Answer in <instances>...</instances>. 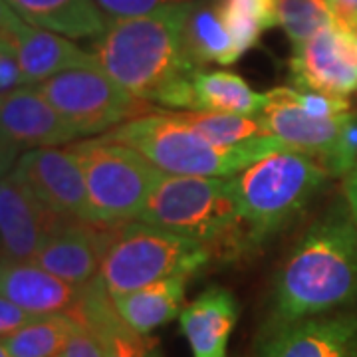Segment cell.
<instances>
[{
  "label": "cell",
  "mask_w": 357,
  "mask_h": 357,
  "mask_svg": "<svg viewBox=\"0 0 357 357\" xmlns=\"http://www.w3.org/2000/svg\"><path fill=\"white\" fill-rule=\"evenodd\" d=\"M191 4L177 0L145 16L107 22L89 48L96 66L143 102L191 112V79L199 66L183 46Z\"/></svg>",
  "instance_id": "cell-1"
},
{
  "label": "cell",
  "mask_w": 357,
  "mask_h": 357,
  "mask_svg": "<svg viewBox=\"0 0 357 357\" xmlns=\"http://www.w3.org/2000/svg\"><path fill=\"white\" fill-rule=\"evenodd\" d=\"M357 304V222L347 204L318 218L276 274L268 328Z\"/></svg>",
  "instance_id": "cell-2"
},
{
  "label": "cell",
  "mask_w": 357,
  "mask_h": 357,
  "mask_svg": "<svg viewBox=\"0 0 357 357\" xmlns=\"http://www.w3.org/2000/svg\"><path fill=\"white\" fill-rule=\"evenodd\" d=\"M103 137L126 143L167 175L234 177L266 155L286 149L276 137H256L236 145H217L185 126L175 112L133 117Z\"/></svg>",
  "instance_id": "cell-3"
},
{
  "label": "cell",
  "mask_w": 357,
  "mask_h": 357,
  "mask_svg": "<svg viewBox=\"0 0 357 357\" xmlns=\"http://www.w3.org/2000/svg\"><path fill=\"white\" fill-rule=\"evenodd\" d=\"M332 177L330 169L312 155L280 149L232 177L241 246L255 248L278 234L298 217Z\"/></svg>",
  "instance_id": "cell-4"
},
{
  "label": "cell",
  "mask_w": 357,
  "mask_h": 357,
  "mask_svg": "<svg viewBox=\"0 0 357 357\" xmlns=\"http://www.w3.org/2000/svg\"><path fill=\"white\" fill-rule=\"evenodd\" d=\"M137 220L199 241L222 258L243 255L232 177L167 175Z\"/></svg>",
  "instance_id": "cell-5"
},
{
  "label": "cell",
  "mask_w": 357,
  "mask_h": 357,
  "mask_svg": "<svg viewBox=\"0 0 357 357\" xmlns=\"http://www.w3.org/2000/svg\"><path fill=\"white\" fill-rule=\"evenodd\" d=\"M72 151L84 169L91 222L98 227H121L137 220L167 177L133 147L103 135L77 141Z\"/></svg>",
  "instance_id": "cell-6"
},
{
  "label": "cell",
  "mask_w": 357,
  "mask_h": 357,
  "mask_svg": "<svg viewBox=\"0 0 357 357\" xmlns=\"http://www.w3.org/2000/svg\"><path fill=\"white\" fill-rule=\"evenodd\" d=\"M211 248L199 241L143 220H131L114 229L100 278L114 298L169 276H195L211 262Z\"/></svg>",
  "instance_id": "cell-7"
},
{
  "label": "cell",
  "mask_w": 357,
  "mask_h": 357,
  "mask_svg": "<svg viewBox=\"0 0 357 357\" xmlns=\"http://www.w3.org/2000/svg\"><path fill=\"white\" fill-rule=\"evenodd\" d=\"M38 88L77 137L105 135L147 112L143 100L115 84L98 66L62 72L38 84Z\"/></svg>",
  "instance_id": "cell-8"
},
{
  "label": "cell",
  "mask_w": 357,
  "mask_h": 357,
  "mask_svg": "<svg viewBox=\"0 0 357 357\" xmlns=\"http://www.w3.org/2000/svg\"><path fill=\"white\" fill-rule=\"evenodd\" d=\"M262 121L268 133L290 149L319 159L332 175H349L354 169L345 151V131L354 114L316 117L296 102L294 88H274L264 93Z\"/></svg>",
  "instance_id": "cell-9"
},
{
  "label": "cell",
  "mask_w": 357,
  "mask_h": 357,
  "mask_svg": "<svg viewBox=\"0 0 357 357\" xmlns=\"http://www.w3.org/2000/svg\"><path fill=\"white\" fill-rule=\"evenodd\" d=\"M290 72L300 89H314L349 100V96L357 93L354 28L335 20V24L318 32L314 38L296 44Z\"/></svg>",
  "instance_id": "cell-10"
},
{
  "label": "cell",
  "mask_w": 357,
  "mask_h": 357,
  "mask_svg": "<svg viewBox=\"0 0 357 357\" xmlns=\"http://www.w3.org/2000/svg\"><path fill=\"white\" fill-rule=\"evenodd\" d=\"M14 169L56 215L91 222L84 169L72 147L26 149Z\"/></svg>",
  "instance_id": "cell-11"
},
{
  "label": "cell",
  "mask_w": 357,
  "mask_h": 357,
  "mask_svg": "<svg viewBox=\"0 0 357 357\" xmlns=\"http://www.w3.org/2000/svg\"><path fill=\"white\" fill-rule=\"evenodd\" d=\"M68 220L42 203L16 169L0 181V258L32 262Z\"/></svg>",
  "instance_id": "cell-12"
},
{
  "label": "cell",
  "mask_w": 357,
  "mask_h": 357,
  "mask_svg": "<svg viewBox=\"0 0 357 357\" xmlns=\"http://www.w3.org/2000/svg\"><path fill=\"white\" fill-rule=\"evenodd\" d=\"M258 357H357V310L266 328Z\"/></svg>",
  "instance_id": "cell-13"
},
{
  "label": "cell",
  "mask_w": 357,
  "mask_h": 357,
  "mask_svg": "<svg viewBox=\"0 0 357 357\" xmlns=\"http://www.w3.org/2000/svg\"><path fill=\"white\" fill-rule=\"evenodd\" d=\"M114 229L72 218L42 244L32 262L68 284L86 286L100 276Z\"/></svg>",
  "instance_id": "cell-14"
},
{
  "label": "cell",
  "mask_w": 357,
  "mask_h": 357,
  "mask_svg": "<svg viewBox=\"0 0 357 357\" xmlns=\"http://www.w3.org/2000/svg\"><path fill=\"white\" fill-rule=\"evenodd\" d=\"M0 131L24 151L60 147L77 137L38 86L0 91Z\"/></svg>",
  "instance_id": "cell-15"
},
{
  "label": "cell",
  "mask_w": 357,
  "mask_h": 357,
  "mask_svg": "<svg viewBox=\"0 0 357 357\" xmlns=\"http://www.w3.org/2000/svg\"><path fill=\"white\" fill-rule=\"evenodd\" d=\"M0 294L34 316L76 314L84 286L68 284L36 262L0 258Z\"/></svg>",
  "instance_id": "cell-16"
},
{
  "label": "cell",
  "mask_w": 357,
  "mask_h": 357,
  "mask_svg": "<svg viewBox=\"0 0 357 357\" xmlns=\"http://www.w3.org/2000/svg\"><path fill=\"white\" fill-rule=\"evenodd\" d=\"M2 38L10 40L16 48L26 86H38L74 68L96 66L89 50H82L72 38L28 24L22 18Z\"/></svg>",
  "instance_id": "cell-17"
},
{
  "label": "cell",
  "mask_w": 357,
  "mask_h": 357,
  "mask_svg": "<svg viewBox=\"0 0 357 357\" xmlns=\"http://www.w3.org/2000/svg\"><path fill=\"white\" fill-rule=\"evenodd\" d=\"M241 316L234 294L222 286L206 288L183 307L178 321L192 357H227L230 333Z\"/></svg>",
  "instance_id": "cell-18"
},
{
  "label": "cell",
  "mask_w": 357,
  "mask_h": 357,
  "mask_svg": "<svg viewBox=\"0 0 357 357\" xmlns=\"http://www.w3.org/2000/svg\"><path fill=\"white\" fill-rule=\"evenodd\" d=\"M76 316L98 333L103 357H159V351L147 335H141L128 326L114 306V298L98 276L84 286Z\"/></svg>",
  "instance_id": "cell-19"
},
{
  "label": "cell",
  "mask_w": 357,
  "mask_h": 357,
  "mask_svg": "<svg viewBox=\"0 0 357 357\" xmlns=\"http://www.w3.org/2000/svg\"><path fill=\"white\" fill-rule=\"evenodd\" d=\"M189 278L191 276L187 274H177L143 286L139 290L114 296V306L128 326L141 335H149L153 330L181 316Z\"/></svg>",
  "instance_id": "cell-20"
},
{
  "label": "cell",
  "mask_w": 357,
  "mask_h": 357,
  "mask_svg": "<svg viewBox=\"0 0 357 357\" xmlns=\"http://www.w3.org/2000/svg\"><path fill=\"white\" fill-rule=\"evenodd\" d=\"M24 22L72 40L98 38L107 18L96 0H6Z\"/></svg>",
  "instance_id": "cell-21"
},
{
  "label": "cell",
  "mask_w": 357,
  "mask_h": 357,
  "mask_svg": "<svg viewBox=\"0 0 357 357\" xmlns=\"http://www.w3.org/2000/svg\"><path fill=\"white\" fill-rule=\"evenodd\" d=\"M183 46L189 60L199 68L230 66L243 56L218 13L217 2L208 0H192L183 28Z\"/></svg>",
  "instance_id": "cell-22"
},
{
  "label": "cell",
  "mask_w": 357,
  "mask_h": 357,
  "mask_svg": "<svg viewBox=\"0 0 357 357\" xmlns=\"http://www.w3.org/2000/svg\"><path fill=\"white\" fill-rule=\"evenodd\" d=\"M191 112H220V114L260 115L266 105V96L256 93L248 82L229 70H204L192 74Z\"/></svg>",
  "instance_id": "cell-23"
},
{
  "label": "cell",
  "mask_w": 357,
  "mask_h": 357,
  "mask_svg": "<svg viewBox=\"0 0 357 357\" xmlns=\"http://www.w3.org/2000/svg\"><path fill=\"white\" fill-rule=\"evenodd\" d=\"M76 324L72 314L36 316L2 340L10 357H60Z\"/></svg>",
  "instance_id": "cell-24"
},
{
  "label": "cell",
  "mask_w": 357,
  "mask_h": 357,
  "mask_svg": "<svg viewBox=\"0 0 357 357\" xmlns=\"http://www.w3.org/2000/svg\"><path fill=\"white\" fill-rule=\"evenodd\" d=\"M175 115L185 126L217 145H236L256 137H272L260 115L220 112H175Z\"/></svg>",
  "instance_id": "cell-25"
},
{
  "label": "cell",
  "mask_w": 357,
  "mask_h": 357,
  "mask_svg": "<svg viewBox=\"0 0 357 357\" xmlns=\"http://www.w3.org/2000/svg\"><path fill=\"white\" fill-rule=\"evenodd\" d=\"M217 6L243 54L255 48L266 30L278 26L276 0H218Z\"/></svg>",
  "instance_id": "cell-26"
},
{
  "label": "cell",
  "mask_w": 357,
  "mask_h": 357,
  "mask_svg": "<svg viewBox=\"0 0 357 357\" xmlns=\"http://www.w3.org/2000/svg\"><path fill=\"white\" fill-rule=\"evenodd\" d=\"M276 16L294 46L335 24L330 0H276Z\"/></svg>",
  "instance_id": "cell-27"
},
{
  "label": "cell",
  "mask_w": 357,
  "mask_h": 357,
  "mask_svg": "<svg viewBox=\"0 0 357 357\" xmlns=\"http://www.w3.org/2000/svg\"><path fill=\"white\" fill-rule=\"evenodd\" d=\"M169 2H177V0H96L98 8L107 18V22L145 16Z\"/></svg>",
  "instance_id": "cell-28"
},
{
  "label": "cell",
  "mask_w": 357,
  "mask_h": 357,
  "mask_svg": "<svg viewBox=\"0 0 357 357\" xmlns=\"http://www.w3.org/2000/svg\"><path fill=\"white\" fill-rule=\"evenodd\" d=\"M60 357H103L102 342L86 321L76 318V324Z\"/></svg>",
  "instance_id": "cell-29"
},
{
  "label": "cell",
  "mask_w": 357,
  "mask_h": 357,
  "mask_svg": "<svg viewBox=\"0 0 357 357\" xmlns=\"http://www.w3.org/2000/svg\"><path fill=\"white\" fill-rule=\"evenodd\" d=\"M20 86H26V84L16 48L10 40L0 36V91H8Z\"/></svg>",
  "instance_id": "cell-30"
},
{
  "label": "cell",
  "mask_w": 357,
  "mask_h": 357,
  "mask_svg": "<svg viewBox=\"0 0 357 357\" xmlns=\"http://www.w3.org/2000/svg\"><path fill=\"white\" fill-rule=\"evenodd\" d=\"M34 318H36L34 314L16 306L6 296L0 294V340H4L6 335H10L16 330H20L22 326H26Z\"/></svg>",
  "instance_id": "cell-31"
},
{
  "label": "cell",
  "mask_w": 357,
  "mask_h": 357,
  "mask_svg": "<svg viewBox=\"0 0 357 357\" xmlns=\"http://www.w3.org/2000/svg\"><path fill=\"white\" fill-rule=\"evenodd\" d=\"M22 153H24V149L0 131V181L8 173H13Z\"/></svg>",
  "instance_id": "cell-32"
},
{
  "label": "cell",
  "mask_w": 357,
  "mask_h": 357,
  "mask_svg": "<svg viewBox=\"0 0 357 357\" xmlns=\"http://www.w3.org/2000/svg\"><path fill=\"white\" fill-rule=\"evenodd\" d=\"M18 20L20 16L14 13L13 6L6 0H0V36H6Z\"/></svg>",
  "instance_id": "cell-33"
},
{
  "label": "cell",
  "mask_w": 357,
  "mask_h": 357,
  "mask_svg": "<svg viewBox=\"0 0 357 357\" xmlns=\"http://www.w3.org/2000/svg\"><path fill=\"white\" fill-rule=\"evenodd\" d=\"M345 199L351 211V217L356 218L357 222V167L349 175H345Z\"/></svg>",
  "instance_id": "cell-34"
},
{
  "label": "cell",
  "mask_w": 357,
  "mask_h": 357,
  "mask_svg": "<svg viewBox=\"0 0 357 357\" xmlns=\"http://www.w3.org/2000/svg\"><path fill=\"white\" fill-rule=\"evenodd\" d=\"M0 357H10L8 349H6V345L2 344V340H0Z\"/></svg>",
  "instance_id": "cell-35"
},
{
  "label": "cell",
  "mask_w": 357,
  "mask_h": 357,
  "mask_svg": "<svg viewBox=\"0 0 357 357\" xmlns=\"http://www.w3.org/2000/svg\"><path fill=\"white\" fill-rule=\"evenodd\" d=\"M354 36H356V48H357V28H354Z\"/></svg>",
  "instance_id": "cell-36"
},
{
  "label": "cell",
  "mask_w": 357,
  "mask_h": 357,
  "mask_svg": "<svg viewBox=\"0 0 357 357\" xmlns=\"http://www.w3.org/2000/svg\"><path fill=\"white\" fill-rule=\"evenodd\" d=\"M356 167H357V165H356ZM356 167H354V169H356Z\"/></svg>",
  "instance_id": "cell-37"
}]
</instances>
